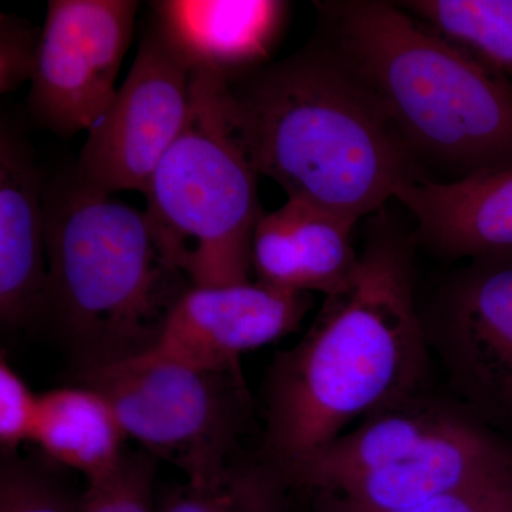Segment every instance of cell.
<instances>
[{"mask_svg": "<svg viewBox=\"0 0 512 512\" xmlns=\"http://www.w3.org/2000/svg\"><path fill=\"white\" fill-rule=\"evenodd\" d=\"M150 6L151 20L191 72L225 82L269 64L289 10L275 0H160Z\"/></svg>", "mask_w": 512, "mask_h": 512, "instance_id": "12", "label": "cell"}, {"mask_svg": "<svg viewBox=\"0 0 512 512\" xmlns=\"http://www.w3.org/2000/svg\"><path fill=\"white\" fill-rule=\"evenodd\" d=\"M318 497L319 512H367L336 498ZM384 512H512V477L440 495L403 510Z\"/></svg>", "mask_w": 512, "mask_h": 512, "instance_id": "22", "label": "cell"}, {"mask_svg": "<svg viewBox=\"0 0 512 512\" xmlns=\"http://www.w3.org/2000/svg\"><path fill=\"white\" fill-rule=\"evenodd\" d=\"M397 5L512 82V0H409Z\"/></svg>", "mask_w": 512, "mask_h": 512, "instance_id": "18", "label": "cell"}, {"mask_svg": "<svg viewBox=\"0 0 512 512\" xmlns=\"http://www.w3.org/2000/svg\"><path fill=\"white\" fill-rule=\"evenodd\" d=\"M416 218V244L447 258L512 249V165L474 171L450 183L404 184L394 197Z\"/></svg>", "mask_w": 512, "mask_h": 512, "instance_id": "14", "label": "cell"}, {"mask_svg": "<svg viewBox=\"0 0 512 512\" xmlns=\"http://www.w3.org/2000/svg\"><path fill=\"white\" fill-rule=\"evenodd\" d=\"M319 32L421 160L464 175L512 165V82L397 3H315Z\"/></svg>", "mask_w": 512, "mask_h": 512, "instance_id": "3", "label": "cell"}, {"mask_svg": "<svg viewBox=\"0 0 512 512\" xmlns=\"http://www.w3.org/2000/svg\"><path fill=\"white\" fill-rule=\"evenodd\" d=\"M80 372L83 386L113 407L126 436L181 468L187 483L210 484L234 463L249 410L241 373L133 357Z\"/></svg>", "mask_w": 512, "mask_h": 512, "instance_id": "7", "label": "cell"}, {"mask_svg": "<svg viewBox=\"0 0 512 512\" xmlns=\"http://www.w3.org/2000/svg\"><path fill=\"white\" fill-rule=\"evenodd\" d=\"M220 77L192 72L183 133L147 190V220L167 261L191 286L251 282L252 238L262 211L256 171L229 130Z\"/></svg>", "mask_w": 512, "mask_h": 512, "instance_id": "6", "label": "cell"}, {"mask_svg": "<svg viewBox=\"0 0 512 512\" xmlns=\"http://www.w3.org/2000/svg\"><path fill=\"white\" fill-rule=\"evenodd\" d=\"M0 470V512H79V500L46 474L13 453Z\"/></svg>", "mask_w": 512, "mask_h": 512, "instance_id": "20", "label": "cell"}, {"mask_svg": "<svg viewBox=\"0 0 512 512\" xmlns=\"http://www.w3.org/2000/svg\"><path fill=\"white\" fill-rule=\"evenodd\" d=\"M40 168L6 121L0 131V319L19 328L42 315L47 285L46 215Z\"/></svg>", "mask_w": 512, "mask_h": 512, "instance_id": "13", "label": "cell"}, {"mask_svg": "<svg viewBox=\"0 0 512 512\" xmlns=\"http://www.w3.org/2000/svg\"><path fill=\"white\" fill-rule=\"evenodd\" d=\"M229 130L258 175L289 200L359 221L426 180L375 96L322 33L281 62L220 79Z\"/></svg>", "mask_w": 512, "mask_h": 512, "instance_id": "2", "label": "cell"}, {"mask_svg": "<svg viewBox=\"0 0 512 512\" xmlns=\"http://www.w3.org/2000/svg\"><path fill=\"white\" fill-rule=\"evenodd\" d=\"M311 308V293L258 281L190 286L171 306L151 345L130 357L241 373L239 359L244 353L298 330Z\"/></svg>", "mask_w": 512, "mask_h": 512, "instance_id": "11", "label": "cell"}, {"mask_svg": "<svg viewBox=\"0 0 512 512\" xmlns=\"http://www.w3.org/2000/svg\"><path fill=\"white\" fill-rule=\"evenodd\" d=\"M47 285L50 313L82 369L137 355L151 345L185 291L146 212L79 180L74 170L47 181Z\"/></svg>", "mask_w": 512, "mask_h": 512, "instance_id": "4", "label": "cell"}, {"mask_svg": "<svg viewBox=\"0 0 512 512\" xmlns=\"http://www.w3.org/2000/svg\"><path fill=\"white\" fill-rule=\"evenodd\" d=\"M42 28L16 16H0V93L15 92L32 82Z\"/></svg>", "mask_w": 512, "mask_h": 512, "instance_id": "23", "label": "cell"}, {"mask_svg": "<svg viewBox=\"0 0 512 512\" xmlns=\"http://www.w3.org/2000/svg\"><path fill=\"white\" fill-rule=\"evenodd\" d=\"M421 320L467 409L484 421L512 423V249L471 259Z\"/></svg>", "mask_w": 512, "mask_h": 512, "instance_id": "10", "label": "cell"}, {"mask_svg": "<svg viewBox=\"0 0 512 512\" xmlns=\"http://www.w3.org/2000/svg\"><path fill=\"white\" fill-rule=\"evenodd\" d=\"M383 211L367 227L348 284L326 296L308 332L269 367L261 454L279 466L421 392L429 345L414 298L416 239Z\"/></svg>", "mask_w": 512, "mask_h": 512, "instance_id": "1", "label": "cell"}, {"mask_svg": "<svg viewBox=\"0 0 512 512\" xmlns=\"http://www.w3.org/2000/svg\"><path fill=\"white\" fill-rule=\"evenodd\" d=\"M356 221L301 200L262 215L252 238V271L261 284L325 296L348 284L359 254Z\"/></svg>", "mask_w": 512, "mask_h": 512, "instance_id": "15", "label": "cell"}, {"mask_svg": "<svg viewBox=\"0 0 512 512\" xmlns=\"http://www.w3.org/2000/svg\"><path fill=\"white\" fill-rule=\"evenodd\" d=\"M291 483L265 456L235 460L210 484H184L161 494L157 512H286Z\"/></svg>", "mask_w": 512, "mask_h": 512, "instance_id": "17", "label": "cell"}, {"mask_svg": "<svg viewBox=\"0 0 512 512\" xmlns=\"http://www.w3.org/2000/svg\"><path fill=\"white\" fill-rule=\"evenodd\" d=\"M136 0L47 3L29 93L33 119L59 137L90 130L116 99V80L133 39Z\"/></svg>", "mask_w": 512, "mask_h": 512, "instance_id": "9", "label": "cell"}, {"mask_svg": "<svg viewBox=\"0 0 512 512\" xmlns=\"http://www.w3.org/2000/svg\"><path fill=\"white\" fill-rule=\"evenodd\" d=\"M40 396L10 366L6 357L0 360V444L3 453H15L23 443L32 441Z\"/></svg>", "mask_w": 512, "mask_h": 512, "instance_id": "21", "label": "cell"}, {"mask_svg": "<svg viewBox=\"0 0 512 512\" xmlns=\"http://www.w3.org/2000/svg\"><path fill=\"white\" fill-rule=\"evenodd\" d=\"M126 439L113 407L96 390L64 387L40 396L32 443L50 460L80 471L87 481L119 466Z\"/></svg>", "mask_w": 512, "mask_h": 512, "instance_id": "16", "label": "cell"}, {"mask_svg": "<svg viewBox=\"0 0 512 512\" xmlns=\"http://www.w3.org/2000/svg\"><path fill=\"white\" fill-rule=\"evenodd\" d=\"M192 72L151 20L110 109L89 131L74 165L80 181L106 194H144L183 133Z\"/></svg>", "mask_w": 512, "mask_h": 512, "instance_id": "8", "label": "cell"}, {"mask_svg": "<svg viewBox=\"0 0 512 512\" xmlns=\"http://www.w3.org/2000/svg\"><path fill=\"white\" fill-rule=\"evenodd\" d=\"M156 458L147 451L127 453L107 476L89 481L79 512H157Z\"/></svg>", "mask_w": 512, "mask_h": 512, "instance_id": "19", "label": "cell"}, {"mask_svg": "<svg viewBox=\"0 0 512 512\" xmlns=\"http://www.w3.org/2000/svg\"><path fill=\"white\" fill-rule=\"evenodd\" d=\"M282 468L292 488L356 510L396 511L511 478L512 443L467 407L420 392Z\"/></svg>", "mask_w": 512, "mask_h": 512, "instance_id": "5", "label": "cell"}]
</instances>
